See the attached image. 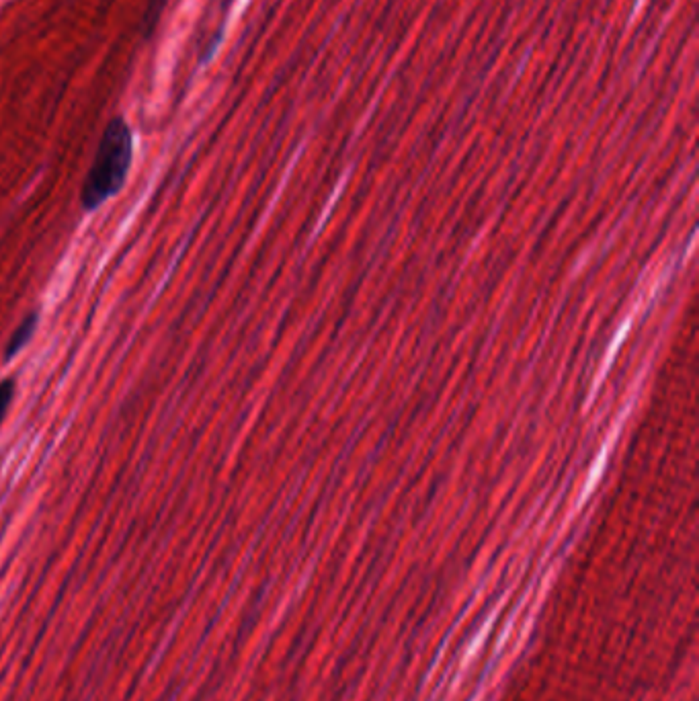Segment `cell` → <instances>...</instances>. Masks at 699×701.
<instances>
[{
	"label": "cell",
	"instance_id": "3",
	"mask_svg": "<svg viewBox=\"0 0 699 701\" xmlns=\"http://www.w3.org/2000/svg\"><path fill=\"white\" fill-rule=\"evenodd\" d=\"M167 5H169V0H148L146 11H144V35L146 37H150L154 33Z\"/></svg>",
	"mask_w": 699,
	"mask_h": 701
},
{
	"label": "cell",
	"instance_id": "4",
	"mask_svg": "<svg viewBox=\"0 0 699 701\" xmlns=\"http://www.w3.org/2000/svg\"><path fill=\"white\" fill-rule=\"evenodd\" d=\"M15 392H17V386H15V382L11 378L0 382V427H3V423L7 419V412H9L11 404H13Z\"/></svg>",
	"mask_w": 699,
	"mask_h": 701
},
{
	"label": "cell",
	"instance_id": "1",
	"mask_svg": "<svg viewBox=\"0 0 699 701\" xmlns=\"http://www.w3.org/2000/svg\"><path fill=\"white\" fill-rule=\"evenodd\" d=\"M134 160V134L121 115L111 117L99 140L91 169L82 181L80 205L85 212L99 210L128 181Z\"/></svg>",
	"mask_w": 699,
	"mask_h": 701
},
{
	"label": "cell",
	"instance_id": "2",
	"mask_svg": "<svg viewBox=\"0 0 699 701\" xmlns=\"http://www.w3.org/2000/svg\"><path fill=\"white\" fill-rule=\"evenodd\" d=\"M37 324H39V314L37 312H29L21 322L19 326L13 331V335L9 337L7 345H5V361H11L15 359L33 339L35 331H37Z\"/></svg>",
	"mask_w": 699,
	"mask_h": 701
}]
</instances>
